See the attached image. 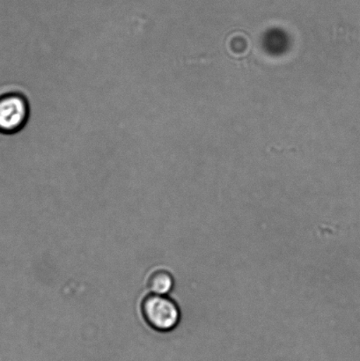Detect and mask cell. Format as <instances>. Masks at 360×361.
<instances>
[{"label":"cell","instance_id":"3","mask_svg":"<svg viewBox=\"0 0 360 361\" xmlns=\"http://www.w3.org/2000/svg\"><path fill=\"white\" fill-rule=\"evenodd\" d=\"M174 279L168 271H157L151 274L148 286L154 295L166 296L174 288Z\"/></svg>","mask_w":360,"mask_h":361},{"label":"cell","instance_id":"1","mask_svg":"<svg viewBox=\"0 0 360 361\" xmlns=\"http://www.w3.org/2000/svg\"><path fill=\"white\" fill-rule=\"evenodd\" d=\"M142 314L150 327L158 331L174 330L181 320L178 304L167 296L150 295L142 302Z\"/></svg>","mask_w":360,"mask_h":361},{"label":"cell","instance_id":"2","mask_svg":"<svg viewBox=\"0 0 360 361\" xmlns=\"http://www.w3.org/2000/svg\"><path fill=\"white\" fill-rule=\"evenodd\" d=\"M30 114V104L20 90L0 95V133L19 134L27 126Z\"/></svg>","mask_w":360,"mask_h":361}]
</instances>
